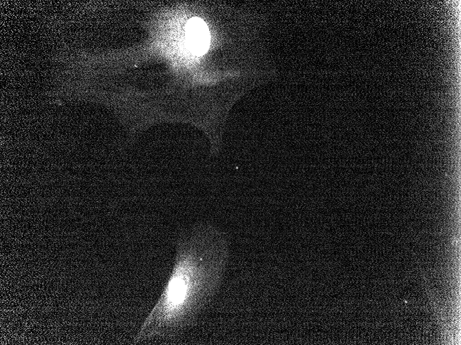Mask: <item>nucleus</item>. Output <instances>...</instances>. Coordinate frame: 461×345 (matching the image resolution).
Segmentation results:
<instances>
[{
  "label": "nucleus",
  "instance_id": "nucleus-2",
  "mask_svg": "<svg viewBox=\"0 0 461 345\" xmlns=\"http://www.w3.org/2000/svg\"><path fill=\"white\" fill-rule=\"evenodd\" d=\"M188 32L192 48L197 52H202L208 43V34L204 23L199 20L193 21Z\"/></svg>",
  "mask_w": 461,
  "mask_h": 345
},
{
  "label": "nucleus",
  "instance_id": "nucleus-1",
  "mask_svg": "<svg viewBox=\"0 0 461 345\" xmlns=\"http://www.w3.org/2000/svg\"><path fill=\"white\" fill-rule=\"evenodd\" d=\"M226 258L223 244L204 228L180 234L168 281L134 342L175 340L191 327L217 288Z\"/></svg>",
  "mask_w": 461,
  "mask_h": 345
}]
</instances>
